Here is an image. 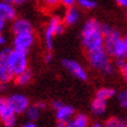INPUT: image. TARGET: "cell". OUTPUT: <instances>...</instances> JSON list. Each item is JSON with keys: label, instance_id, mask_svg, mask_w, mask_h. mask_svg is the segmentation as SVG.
<instances>
[{"label": "cell", "instance_id": "obj_1", "mask_svg": "<svg viewBox=\"0 0 127 127\" xmlns=\"http://www.w3.org/2000/svg\"><path fill=\"white\" fill-rule=\"evenodd\" d=\"M105 36L101 32L100 23L96 19H89L83 25L81 33L82 44L86 51L98 49L104 46Z\"/></svg>", "mask_w": 127, "mask_h": 127}, {"label": "cell", "instance_id": "obj_2", "mask_svg": "<svg viewBox=\"0 0 127 127\" xmlns=\"http://www.w3.org/2000/svg\"><path fill=\"white\" fill-rule=\"evenodd\" d=\"M104 49L114 60H126L127 58V43L118 31L112 32L111 34L105 36Z\"/></svg>", "mask_w": 127, "mask_h": 127}, {"label": "cell", "instance_id": "obj_3", "mask_svg": "<svg viewBox=\"0 0 127 127\" xmlns=\"http://www.w3.org/2000/svg\"><path fill=\"white\" fill-rule=\"evenodd\" d=\"M88 62L92 69L101 71L105 75H112L114 72V64L111 62V57L104 47L88 51Z\"/></svg>", "mask_w": 127, "mask_h": 127}, {"label": "cell", "instance_id": "obj_4", "mask_svg": "<svg viewBox=\"0 0 127 127\" xmlns=\"http://www.w3.org/2000/svg\"><path fill=\"white\" fill-rule=\"evenodd\" d=\"M64 32V23L63 20L60 19L58 16H53L48 21L43 33V40H44V46L48 51H51L54 48V40L56 36L61 35Z\"/></svg>", "mask_w": 127, "mask_h": 127}, {"label": "cell", "instance_id": "obj_5", "mask_svg": "<svg viewBox=\"0 0 127 127\" xmlns=\"http://www.w3.org/2000/svg\"><path fill=\"white\" fill-rule=\"evenodd\" d=\"M8 66L11 69L12 73L15 77L16 75L28 70V58L27 53L21 51V50L11 49L8 53Z\"/></svg>", "mask_w": 127, "mask_h": 127}, {"label": "cell", "instance_id": "obj_6", "mask_svg": "<svg viewBox=\"0 0 127 127\" xmlns=\"http://www.w3.org/2000/svg\"><path fill=\"white\" fill-rule=\"evenodd\" d=\"M35 41V36L33 31L29 32H22V33H16L14 34L13 39V49L21 50L27 53L31 49Z\"/></svg>", "mask_w": 127, "mask_h": 127}, {"label": "cell", "instance_id": "obj_7", "mask_svg": "<svg viewBox=\"0 0 127 127\" xmlns=\"http://www.w3.org/2000/svg\"><path fill=\"white\" fill-rule=\"evenodd\" d=\"M16 114L8 105L6 98H0V123L4 126L14 127L16 123Z\"/></svg>", "mask_w": 127, "mask_h": 127}, {"label": "cell", "instance_id": "obj_8", "mask_svg": "<svg viewBox=\"0 0 127 127\" xmlns=\"http://www.w3.org/2000/svg\"><path fill=\"white\" fill-rule=\"evenodd\" d=\"M62 65L64 66V69L72 75L75 78H77L79 81H86L88 79V72L81 63H78L75 60H70V58H65L62 61Z\"/></svg>", "mask_w": 127, "mask_h": 127}, {"label": "cell", "instance_id": "obj_9", "mask_svg": "<svg viewBox=\"0 0 127 127\" xmlns=\"http://www.w3.org/2000/svg\"><path fill=\"white\" fill-rule=\"evenodd\" d=\"M8 105L12 107V110L15 112L16 114H22L29 107V99L22 93H13L6 98Z\"/></svg>", "mask_w": 127, "mask_h": 127}, {"label": "cell", "instance_id": "obj_10", "mask_svg": "<svg viewBox=\"0 0 127 127\" xmlns=\"http://www.w3.org/2000/svg\"><path fill=\"white\" fill-rule=\"evenodd\" d=\"M8 48H4L0 50V83H5L7 84L14 78V75L12 73L9 66H8V53H9Z\"/></svg>", "mask_w": 127, "mask_h": 127}, {"label": "cell", "instance_id": "obj_11", "mask_svg": "<svg viewBox=\"0 0 127 127\" xmlns=\"http://www.w3.org/2000/svg\"><path fill=\"white\" fill-rule=\"evenodd\" d=\"M16 18V11L14 5L7 1H0V19L7 21H13Z\"/></svg>", "mask_w": 127, "mask_h": 127}, {"label": "cell", "instance_id": "obj_12", "mask_svg": "<svg viewBox=\"0 0 127 127\" xmlns=\"http://www.w3.org/2000/svg\"><path fill=\"white\" fill-rule=\"evenodd\" d=\"M79 19H81L79 9L76 6H73V7L66 8L62 20H63V23L66 25V26H73V25H76L79 21Z\"/></svg>", "mask_w": 127, "mask_h": 127}, {"label": "cell", "instance_id": "obj_13", "mask_svg": "<svg viewBox=\"0 0 127 127\" xmlns=\"http://www.w3.org/2000/svg\"><path fill=\"white\" fill-rule=\"evenodd\" d=\"M33 31L32 23L25 18H15L12 22V32L16 33H22V32H29Z\"/></svg>", "mask_w": 127, "mask_h": 127}, {"label": "cell", "instance_id": "obj_14", "mask_svg": "<svg viewBox=\"0 0 127 127\" xmlns=\"http://www.w3.org/2000/svg\"><path fill=\"white\" fill-rule=\"evenodd\" d=\"M56 119L57 121H69L75 116V108L70 105L63 104L60 108L56 110Z\"/></svg>", "mask_w": 127, "mask_h": 127}, {"label": "cell", "instance_id": "obj_15", "mask_svg": "<svg viewBox=\"0 0 127 127\" xmlns=\"http://www.w3.org/2000/svg\"><path fill=\"white\" fill-rule=\"evenodd\" d=\"M106 107H107V101L98 99V98H95L91 103V112L96 117H101L103 114H105Z\"/></svg>", "mask_w": 127, "mask_h": 127}, {"label": "cell", "instance_id": "obj_16", "mask_svg": "<svg viewBox=\"0 0 127 127\" xmlns=\"http://www.w3.org/2000/svg\"><path fill=\"white\" fill-rule=\"evenodd\" d=\"M70 127H89L90 120L89 117L84 113H77L69 120Z\"/></svg>", "mask_w": 127, "mask_h": 127}, {"label": "cell", "instance_id": "obj_17", "mask_svg": "<svg viewBox=\"0 0 127 127\" xmlns=\"http://www.w3.org/2000/svg\"><path fill=\"white\" fill-rule=\"evenodd\" d=\"M41 112H42V108L40 107L37 104H35V105H29V107L26 110L25 114H26L28 120L36 121L41 116Z\"/></svg>", "mask_w": 127, "mask_h": 127}, {"label": "cell", "instance_id": "obj_18", "mask_svg": "<svg viewBox=\"0 0 127 127\" xmlns=\"http://www.w3.org/2000/svg\"><path fill=\"white\" fill-rule=\"evenodd\" d=\"M116 90L112 88H100L98 91L96 92V98L98 99H101V100H105V101H107L108 99H111L113 97L116 96Z\"/></svg>", "mask_w": 127, "mask_h": 127}, {"label": "cell", "instance_id": "obj_19", "mask_svg": "<svg viewBox=\"0 0 127 127\" xmlns=\"http://www.w3.org/2000/svg\"><path fill=\"white\" fill-rule=\"evenodd\" d=\"M15 82L16 84L19 85H27L31 83L32 81V72L29 70H26V71H23V72L19 73V75H16L15 77Z\"/></svg>", "mask_w": 127, "mask_h": 127}, {"label": "cell", "instance_id": "obj_20", "mask_svg": "<svg viewBox=\"0 0 127 127\" xmlns=\"http://www.w3.org/2000/svg\"><path fill=\"white\" fill-rule=\"evenodd\" d=\"M105 127H126V121L118 117H111L104 123Z\"/></svg>", "mask_w": 127, "mask_h": 127}, {"label": "cell", "instance_id": "obj_21", "mask_svg": "<svg viewBox=\"0 0 127 127\" xmlns=\"http://www.w3.org/2000/svg\"><path fill=\"white\" fill-rule=\"evenodd\" d=\"M77 4L81 8L86 9V11L93 9L96 7V1L95 0H77Z\"/></svg>", "mask_w": 127, "mask_h": 127}, {"label": "cell", "instance_id": "obj_22", "mask_svg": "<svg viewBox=\"0 0 127 127\" xmlns=\"http://www.w3.org/2000/svg\"><path fill=\"white\" fill-rule=\"evenodd\" d=\"M117 98H118V103H119L120 106L124 108H127V90L120 91L117 95Z\"/></svg>", "mask_w": 127, "mask_h": 127}, {"label": "cell", "instance_id": "obj_23", "mask_svg": "<svg viewBox=\"0 0 127 127\" xmlns=\"http://www.w3.org/2000/svg\"><path fill=\"white\" fill-rule=\"evenodd\" d=\"M41 2H42L46 7L53 8V7H56V6L60 4V0H41Z\"/></svg>", "mask_w": 127, "mask_h": 127}, {"label": "cell", "instance_id": "obj_24", "mask_svg": "<svg viewBox=\"0 0 127 127\" xmlns=\"http://www.w3.org/2000/svg\"><path fill=\"white\" fill-rule=\"evenodd\" d=\"M76 4H77V0H60V5L66 8L73 7V6H76Z\"/></svg>", "mask_w": 127, "mask_h": 127}, {"label": "cell", "instance_id": "obj_25", "mask_svg": "<svg viewBox=\"0 0 127 127\" xmlns=\"http://www.w3.org/2000/svg\"><path fill=\"white\" fill-rule=\"evenodd\" d=\"M120 69V72H121V75H123V78L125 79V82L127 83V62L125 61L124 62V64L119 68Z\"/></svg>", "mask_w": 127, "mask_h": 127}, {"label": "cell", "instance_id": "obj_26", "mask_svg": "<svg viewBox=\"0 0 127 127\" xmlns=\"http://www.w3.org/2000/svg\"><path fill=\"white\" fill-rule=\"evenodd\" d=\"M62 105H63V103H62L61 100H54V101L51 103V107H53V108L55 110V111H56L57 108L61 107Z\"/></svg>", "mask_w": 127, "mask_h": 127}, {"label": "cell", "instance_id": "obj_27", "mask_svg": "<svg viewBox=\"0 0 127 127\" xmlns=\"http://www.w3.org/2000/svg\"><path fill=\"white\" fill-rule=\"evenodd\" d=\"M20 127H37V125L35 124V121H32V120H28L26 123H23Z\"/></svg>", "mask_w": 127, "mask_h": 127}, {"label": "cell", "instance_id": "obj_28", "mask_svg": "<svg viewBox=\"0 0 127 127\" xmlns=\"http://www.w3.org/2000/svg\"><path fill=\"white\" fill-rule=\"evenodd\" d=\"M6 42H7L6 36L4 35V33H2V32H0V47L5 46V44H6Z\"/></svg>", "mask_w": 127, "mask_h": 127}, {"label": "cell", "instance_id": "obj_29", "mask_svg": "<svg viewBox=\"0 0 127 127\" xmlns=\"http://www.w3.org/2000/svg\"><path fill=\"white\" fill-rule=\"evenodd\" d=\"M53 60V55H51V51H48L46 55H44V62L46 63H50Z\"/></svg>", "mask_w": 127, "mask_h": 127}, {"label": "cell", "instance_id": "obj_30", "mask_svg": "<svg viewBox=\"0 0 127 127\" xmlns=\"http://www.w3.org/2000/svg\"><path fill=\"white\" fill-rule=\"evenodd\" d=\"M56 127H70L69 121H58Z\"/></svg>", "mask_w": 127, "mask_h": 127}, {"label": "cell", "instance_id": "obj_31", "mask_svg": "<svg viewBox=\"0 0 127 127\" xmlns=\"http://www.w3.org/2000/svg\"><path fill=\"white\" fill-rule=\"evenodd\" d=\"M114 1L121 7H127V0H114Z\"/></svg>", "mask_w": 127, "mask_h": 127}, {"label": "cell", "instance_id": "obj_32", "mask_svg": "<svg viewBox=\"0 0 127 127\" xmlns=\"http://www.w3.org/2000/svg\"><path fill=\"white\" fill-rule=\"evenodd\" d=\"M5 26H6V21L2 19H0V32H2L5 29Z\"/></svg>", "mask_w": 127, "mask_h": 127}, {"label": "cell", "instance_id": "obj_33", "mask_svg": "<svg viewBox=\"0 0 127 127\" xmlns=\"http://www.w3.org/2000/svg\"><path fill=\"white\" fill-rule=\"evenodd\" d=\"M89 127H105V126H104V124L98 123V121H97V123H93L92 125H90Z\"/></svg>", "mask_w": 127, "mask_h": 127}, {"label": "cell", "instance_id": "obj_34", "mask_svg": "<svg viewBox=\"0 0 127 127\" xmlns=\"http://www.w3.org/2000/svg\"><path fill=\"white\" fill-rule=\"evenodd\" d=\"M4 1H7V2H11V4H19V0H4Z\"/></svg>", "mask_w": 127, "mask_h": 127}, {"label": "cell", "instance_id": "obj_35", "mask_svg": "<svg viewBox=\"0 0 127 127\" xmlns=\"http://www.w3.org/2000/svg\"><path fill=\"white\" fill-rule=\"evenodd\" d=\"M32 0H19V4H23V2H29Z\"/></svg>", "mask_w": 127, "mask_h": 127}, {"label": "cell", "instance_id": "obj_36", "mask_svg": "<svg viewBox=\"0 0 127 127\" xmlns=\"http://www.w3.org/2000/svg\"><path fill=\"white\" fill-rule=\"evenodd\" d=\"M124 40H125V42L127 43V33H126V35H125V36H124Z\"/></svg>", "mask_w": 127, "mask_h": 127}, {"label": "cell", "instance_id": "obj_37", "mask_svg": "<svg viewBox=\"0 0 127 127\" xmlns=\"http://www.w3.org/2000/svg\"><path fill=\"white\" fill-rule=\"evenodd\" d=\"M126 127H127V121H126Z\"/></svg>", "mask_w": 127, "mask_h": 127}, {"label": "cell", "instance_id": "obj_38", "mask_svg": "<svg viewBox=\"0 0 127 127\" xmlns=\"http://www.w3.org/2000/svg\"><path fill=\"white\" fill-rule=\"evenodd\" d=\"M4 127H7V126H4Z\"/></svg>", "mask_w": 127, "mask_h": 127}]
</instances>
